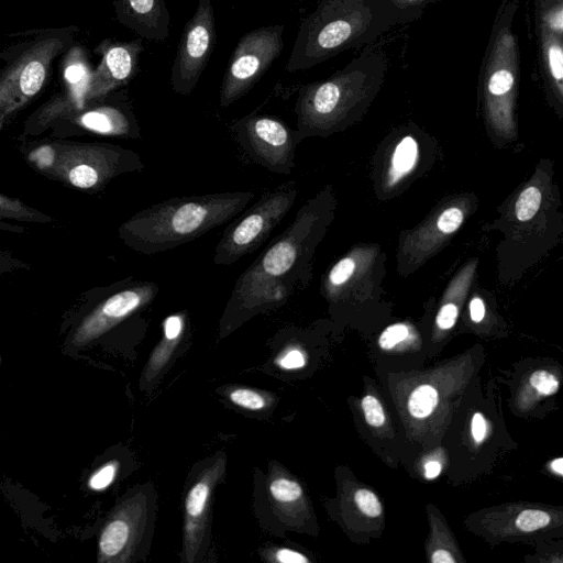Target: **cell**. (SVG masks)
<instances>
[{
  "instance_id": "obj_1",
  "label": "cell",
  "mask_w": 563,
  "mask_h": 563,
  "mask_svg": "<svg viewBox=\"0 0 563 563\" xmlns=\"http://www.w3.org/2000/svg\"><path fill=\"white\" fill-rule=\"evenodd\" d=\"M420 18L386 0H321L300 22L286 70L310 69L347 49L373 43L398 24Z\"/></svg>"
},
{
  "instance_id": "obj_2",
  "label": "cell",
  "mask_w": 563,
  "mask_h": 563,
  "mask_svg": "<svg viewBox=\"0 0 563 563\" xmlns=\"http://www.w3.org/2000/svg\"><path fill=\"white\" fill-rule=\"evenodd\" d=\"M253 198L251 191L170 198L135 213L123 223L120 234L141 254L166 252L229 222Z\"/></svg>"
},
{
  "instance_id": "obj_3",
  "label": "cell",
  "mask_w": 563,
  "mask_h": 563,
  "mask_svg": "<svg viewBox=\"0 0 563 563\" xmlns=\"http://www.w3.org/2000/svg\"><path fill=\"white\" fill-rule=\"evenodd\" d=\"M313 223L310 208L305 206L240 275L225 308L228 316L243 319L288 300L305 278Z\"/></svg>"
},
{
  "instance_id": "obj_4",
  "label": "cell",
  "mask_w": 563,
  "mask_h": 563,
  "mask_svg": "<svg viewBox=\"0 0 563 563\" xmlns=\"http://www.w3.org/2000/svg\"><path fill=\"white\" fill-rule=\"evenodd\" d=\"M387 71L386 52L371 45L329 78L302 86L295 107L297 137L327 129L356 104L367 102L379 90Z\"/></svg>"
},
{
  "instance_id": "obj_5",
  "label": "cell",
  "mask_w": 563,
  "mask_h": 563,
  "mask_svg": "<svg viewBox=\"0 0 563 563\" xmlns=\"http://www.w3.org/2000/svg\"><path fill=\"white\" fill-rule=\"evenodd\" d=\"M296 196V188L290 181L262 196L227 228L214 249L212 262L231 265L256 251L289 212Z\"/></svg>"
},
{
  "instance_id": "obj_6",
  "label": "cell",
  "mask_w": 563,
  "mask_h": 563,
  "mask_svg": "<svg viewBox=\"0 0 563 563\" xmlns=\"http://www.w3.org/2000/svg\"><path fill=\"white\" fill-rule=\"evenodd\" d=\"M284 30L283 24L264 25L240 37L222 78L221 107L246 95L268 70L283 51Z\"/></svg>"
},
{
  "instance_id": "obj_7",
  "label": "cell",
  "mask_w": 563,
  "mask_h": 563,
  "mask_svg": "<svg viewBox=\"0 0 563 563\" xmlns=\"http://www.w3.org/2000/svg\"><path fill=\"white\" fill-rule=\"evenodd\" d=\"M217 41L216 18L211 0H198L194 15L180 35L170 69L174 92L188 96L196 88Z\"/></svg>"
},
{
  "instance_id": "obj_8",
  "label": "cell",
  "mask_w": 563,
  "mask_h": 563,
  "mask_svg": "<svg viewBox=\"0 0 563 563\" xmlns=\"http://www.w3.org/2000/svg\"><path fill=\"white\" fill-rule=\"evenodd\" d=\"M232 131L240 146L255 163L274 173L290 174L297 134L280 119L249 114L236 121Z\"/></svg>"
},
{
  "instance_id": "obj_9",
  "label": "cell",
  "mask_w": 563,
  "mask_h": 563,
  "mask_svg": "<svg viewBox=\"0 0 563 563\" xmlns=\"http://www.w3.org/2000/svg\"><path fill=\"white\" fill-rule=\"evenodd\" d=\"M159 287L148 280L135 282L108 297L78 325L71 345L80 347L104 334L121 321L145 308L156 297Z\"/></svg>"
},
{
  "instance_id": "obj_10",
  "label": "cell",
  "mask_w": 563,
  "mask_h": 563,
  "mask_svg": "<svg viewBox=\"0 0 563 563\" xmlns=\"http://www.w3.org/2000/svg\"><path fill=\"white\" fill-rule=\"evenodd\" d=\"M58 46L57 40H47L14 65L0 84V106L10 111L38 92L46 77L48 62Z\"/></svg>"
},
{
  "instance_id": "obj_11",
  "label": "cell",
  "mask_w": 563,
  "mask_h": 563,
  "mask_svg": "<svg viewBox=\"0 0 563 563\" xmlns=\"http://www.w3.org/2000/svg\"><path fill=\"white\" fill-rule=\"evenodd\" d=\"M101 62L91 73L87 98L102 97L123 85L136 74L144 51L142 37L131 42L106 41L98 47Z\"/></svg>"
},
{
  "instance_id": "obj_12",
  "label": "cell",
  "mask_w": 563,
  "mask_h": 563,
  "mask_svg": "<svg viewBox=\"0 0 563 563\" xmlns=\"http://www.w3.org/2000/svg\"><path fill=\"white\" fill-rule=\"evenodd\" d=\"M225 468L223 459L217 460L206 468L190 487L185 503L184 555L187 562H194L203 542L208 508L212 490Z\"/></svg>"
},
{
  "instance_id": "obj_13",
  "label": "cell",
  "mask_w": 563,
  "mask_h": 563,
  "mask_svg": "<svg viewBox=\"0 0 563 563\" xmlns=\"http://www.w3.org/2000/svg\"><path fill=\"white\" fill-rule=\"evenodd\" d=\"M146 509L134 497L124 503L103 527L99 539L100 562L128 560L143 530Z\"/></svg>"
},
{
  "instance_id": "obj_14",
  "label": "cell",
  "mask_w": 563,
  "mask_h": 563,
  "mask_svg": "<svg viewBox=\"0 0 563 563\" xmlns=\"http://www.w3.org/2000/svg\"><path fill=\"white\" fill-rule=\"evenodd\" d=\"M119 21L140 37L162 42L169 35L170 14L165 0H115Z\"/></svg>"
},
{
  "instance_id": "obj_15",
  "label": "cell",
  "mask_w": 563,
  "mask_h": 563,
  "mask_svg": "<svg viewBox=\"0 0 563 563\" xmlns=\"http://www.w3.org/2000/svg\"><path fill=\"white\" fill-rule=\"evenodd\" d=\"M540 75L556 98L563 96V31L534 20Z\"/></svg>"
},
{
  "instance_id": "obj_16",
  "label": "cell",
  "mask_w": 563,
  "mask_h": 563,
  "mask_svg": "<svg viewBox=\"0 0 563 563\" xmlns=\"http://www.w3.org/2000/svg\"><path fill=\"white\" fill-rule=\"evenodd\" d=\"M186 330V313L169 314L163 321V335L154 347L141 377V388L148 389L168 364Z\"/></svg>"
},
{
  "instance_id": "obj_17",
  "label": "cell",
  "mask_w": 563,
  "mask_h": 563,
  "mask_svg": "<svg viewBox=\"0 0 563 563\" xmlns=\"http://www.w3.org/2000/svg\"><path fill=\"white\" fill-rule=\"evenodd\" d=\"M79 122L86 129L103 135H139V125L133 113L118 107L104 106L87 111Z\"/></svg>"
},
{
  "instance_id": "obj_18",
  "label": "cell",
  "mask_w": 563,
  "mask_h": 563,
  "mask_svg": "<svg viewBox=\"0 0 563 563\" xmlns=\"http://www.w3.org/2000/svg\"><path fill=\"white\" fill-rule=\"evenodd\" d=\"M269 495L280 515L286 519L296 518L303 509V490L288 476H274L269 483Z\"/></svg>"
},
{
  "instance_id": "obj_19",
  "label": "cell",
  "mask_w": 563,
  "mask_h": 563,
  "mask_svg": "<svg viewBox=\"0 0 563 563\" xmlns=\"http://www.w3.org/2000/svg\"><path fill=\"white\" fill-rule=\"evenodd\" d=\"M438 391L428 384L418 386L411 394L407 402L409 413L415 419H424L429 417L438 406Z\"/></svg>"
},
{
  "instance_id": "obj_20",
  "label": "cell",
  "mask_w": 563,
  "mask_h": 563,
  "mask_svg": "<svg viewBox=\"0 0 563 563\" xmlns=\"http://www.w3.org/2000/svg\"><path fill=\"white\" fill-rule=\"evenodd\" d=\"M417 154L418 147L416 141L411 136L404 137L394 153V169L400 175L408 173L415 165Z\"/></svg>"
},
{
  "instance_id": "obj_21",
  "label": "cell",
  "mask_w": 563,
  "mask_h": 563,
  "mask_svg": "<svg viewBox=\"0 0 563 563\" xmlns=\"http://www.w3.org/2000/svg\"><path fill=\"white\" fill-rule=\"evenodd\" d=\"M541 202V192L536 187L525 189L516 203V216L520 221L530 220L538 211Z\"/></svg>"
},
{
  "instance_id": "obj_22",
  "label": "cell",
  "mask_w": 563,
  "mask_h": 563,
  "mask_svg": "<svg viewBox=\"0 0 563 563\" xmlns=\"http://www.w3.org/2000/svg\"><path fill=\"white\" fill-rule=\"evenodd\" d=\"M230 400L239 407L247 410H262L267 407V398L253 389L235 388L229 394Z\"/></svg>"
},
{
  "instance_id": "obj_23",
  "label": "cell",
  "mask_w": 563,
  "mask_h": 563,
  "mask_svg": "<svg viewBox=\"0 0 563 563\" xmlns=\"http://www.w3.org/2000/svg\"><path fill=\"white\" fill-rule=\"evenodd\" d=\"M0 217L35 220L37 218H43V214L25 207L19 200L0 195Z\"/></svg>"
},
{
  "instance_id": "obj_24",
  "label": "cell",
  "mask_w": 563,
  "mask_h": 563,
  "mask_svg": "<svg viewBox=\"0 0 563 563\" xmlns=\"http://www.w3.org/2000/svg\"><path fill=\"white\" fill-rule=\"evenodd\" d=\"M551 517L547 511L540 509H527L519 514L516 526L525 532L536 531L550 523Z\"/></svg>"
},
{
  "instance_id": "obj_25",
  "label": "cell",
  "mask_w": 563,
  "mask_h": 563,
  "mask_svg": "<svg viewBox=\"0 0 563 563\" xmlns=\"http://www.w3.org/2000/svg\"><path fill=\"white\" fill-rule=\"evenodd\" d=\"M410 335L409 328L404 323H396L386 328L378 339V345L383 350H393Z\"/></svg>"
},
{
  "instance_id": "obj_26",
  "label": "cell",
  "mask_w": 563,
  "mask_h": 563,
  "mask_svg": "<svg viewBox=\"0 0 563 563\" xmlns=\"http://www.w3.org/2000/svg\"><path fill=\"white\" fill-rule=\"evenodd\" d=\"M530 385L541 395H554L560 386V382L555 375L545 369H539L531 374L529 378Z\"/></svg>"
},
{
  "instance_id": "obj_27",
  "label": "cell",
  "mask_w": 563,
  "mask_h": 563,
  "mask_svg": "<svg viewBox=\"0 0 563 563\" xmlns=\"http://www.w3.org/2000/svg\"><path fill=\"white\" fill-rule=\"evenodd\" d=\"M358 509L367 517L375 518L382 514V504L378 497L369 489L361 488L354 495Z\"/></svg>"
},
{
  "instance_id": "obj_28",
  "label": "cell",
  "mask_w": 563,
  "mask_h": 563,
  "mask_svg": "<svg viewBox=\"0 0 563 563\" xmlns=\"http://www.w3.org/2000/svg\"><path fill=\"white\" fill-rule=\"evenodd\" d=\"M362 409L366 422L375 428L382 427L385 423V412L380 401L373 395H366L362 399Z\"/></svg>"
},
{
  "instance_id": "obj_29",
  "label": "cell",
  "mask_w": 563,
  "mask_h": 563,
  "mask_svg": "<svg viewBox=\"0 0 563 563\" xmlns=\"http://www.w3.org/2000/svg\"><path fill=\"white\" fill-rule=\"evenodd\" d=\"M119 464L111 461L97 470L89 478L88 486L93 490H102L107 488L114 479Z\"/></svg>"
},
{
  "instance_id": "obj_30",
  "label": "cell",
  "mask_w": 563,
  "mask_h": 563,
  "mask_svg": "<svg viewBox=\"0 0 563 563\" xmlns=\"http://www.w3.org/2000/svg\"><path fill=\"white\" fill-rule=\"evenodd\" d=\"M306 354L296 346L287 347L276 358V364L284 369H298L306 365Z\"/></svg>"
},
{
  "instance_id": "obj_31",
  "label": "cell",
  "mask_w": 563,
  "mask_h": 563,
  "mask_svg": "<svg viewBox=\"0 0 563 563\" xmlns=\"http://www.w3.org/2000/svg\"><path fill=\"white\" fill-rule=\"evenodd\" d=\"M355 263L352 258L340 260L330 271L328 279L332 286L344 284L353 274Z\"/></svg>"
},
{
  "instance_id": "obj_32",
  "label": "cell",
  "mask_w": 563,
  "mask_h": 563,
  "mask_svg": "<svg viewBox=\"0 0 563 563\" xmlns=\"http://www.w3.org/2000/svg\"><path fill=\"white\" fill-rule=\"evenodd\" d=\"M463 221V212L457 207L445 209L438 220V228L443 233L454 232Z\"/></svg>"
},
{
  "instance_id": "obj_33",
  "label": "cell",
  "mask_w": 563,
  "mask_h": 563,
  "mask_svg": "<svg viewBox=\"0 0 563 563\" xmlns=\"http://www.w3.org/2000/svg\"><path fill=\"white\" fill-rule=\"evenodd\" d=\"M456 318V306L453 303H445L444 306L441 307L435 321L440 329L449 330L455 324Z\"/></svg>"
},
{
  "instance_id": "obj_34",
  "label": "cell",
  "mask_w": 563,
  "mask_h": 563,
  "mask_svg": "<svg viewBox=\"0 0 563 563\" xmlns=\"http://www.w3.org/2000/svg\"><path fill=\"white\" fill-rule=\"evenodd\" d=\"M395 8L422 15L423 9L438 0H386Z\"/></svg>"
},
{
  "instance_id": "obj_35",
  "label": "cell",
  "mask_w": 563,
  "mask_h": 563,
  "mask_svg": "<svg viewBox=\"0 0 563 563\" xmlns=\"http://www.w3.org/2000/svg\"><path fill=\"white\" fill-rule=\"evenodd\" d=\"M30 159L40 168H47L54 163V150L48 145L41 146L30 154Z\"/></svg>"
},
{
  "instance_id": "obj_36",
  "label": "cell",
  "mask_w": 563,
  "mask_h": 563,
  "mask_svg": "<svg viewBox=\"0 0 563 563\" xmlns=\"http://www.w3.org/2000/svg\"><path fill=\"white\" fill-rule=\"evenodd\" d=\"M275 561L282 562V563H308L309 559L306 558L300 552L283 548L278 549L274 553Z\"/></svg>"
},
{
  "instance_id": "obj_37",
  "label": "cell",
  "mask_w": 563,
  "mask_h": 563,
  "mask_svg": "<svg viewBox=\"0 0 563 563\" xmlns=\"http://www.w3.org/2000/svg\"><path fill=\"white\" fill-rule=\"evenodd\" d=\"M471 431L474 441L479 444L486 437V421L482 413L476 412L472 418Z\"/></svg>"
},
{
  "instance_id": "obj_38",
  "label": "cell",
  "mask_w": 563,
  "mask_h": 563,
  "mask_svg": "<svg viewBox=\"0 0 563 563\" xmlns=\"http://www.w3.org/2000/svg\"><path fill=\"white\" fill-rule=\"evenodd\" d=\"M470 314L474 322H481L485 316V306L481 298L475 297L470 303Z\"/></svg>"
},
{
  "instance_id": "obj_39",
  "label": "cell",
  "mask_w": 563,
  "mask_h": 563,
  "mask_svg": "<svg viewBox=\"0 0 563 563\" xmlns=\"http://www.w3.org/2000/svg\"><path fill=\"white\" fill-rule=\"evenodd\" d=\"M442 466L441 463L438 461H429L424 465V472L423 475L427 479H434L437 478L441 473Z\"/></svg>"
},
{
  "instance_id": "obj_40",
  "label": "cell",
  "mask_w": 563,
  "mask_h": 563,
  "mask_svg": "<svg viewBox=\"0 0 563 563\" xmlns=\"http://www.w3.org/2000/svg\"><path fill=\"white\" fill-rule=\"evenodd\" d=\"M431 562L433 563H454L456 560L446 550H437L431 555Z\"/></svg>"
},
{
  "instance_id": "obj_41",
  "label": "cell",
  "mask_w": 563,
  "mask_h": 563,
  "mask_svg": "<svg viewBox=\"0 0 563 563\" xmlns=\"http://www.w3.org/2000/svg\"><path fill=\"white\" fill-rule=\"evenodd\" d=\"M551 468L559 476H562L563 475V459L562 457L554 459L551 462Z\"/></svg>"
},
{
  "instance_id": "obj_42",
  "label": "cell",
  "mask_w": 563,
  "mask_h": 563,
  "mask_svg": "<svg viewBox=\"0 0 563 563\" xmlns=\"http://www.w3.org/2000/svg\"><path fill=\"white\" fill-rule=\"evenodd\" d=\"M558 1H563V0H558Z\"/></svg>"
}]
</instances>
